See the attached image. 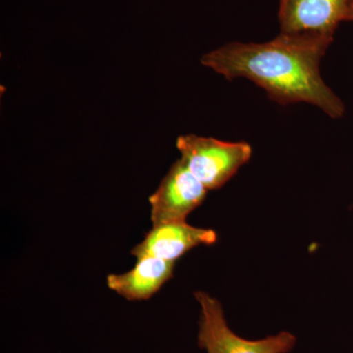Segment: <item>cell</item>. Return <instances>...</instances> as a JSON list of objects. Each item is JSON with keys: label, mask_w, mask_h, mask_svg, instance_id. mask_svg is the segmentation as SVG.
Segmentation results:
<instances>
[{"label": "cell", "mask_w": 353, "mask_h": 353, "mask_svg": "<svg viewBox=\"0 0 353 353\" xmlns=\"http://www.w3.org/2000/svg\"><path fill=\"white\" fill-rule=\"evenodd\" d=\"M194 297L201 308L199 345L208 353H288L296 347V336L289 332L262 340H245L228 326L219 301L201 290L194 292Z\"/></svg>", "instance_id": "cell-4"}, {"label": "cell", "mask_w": 353, "mask_h": 353, "mask_svg": "<svg viewBox=\"0 0 353 353\" xmlns=\"http://www.w3.org/2000/svg\"><path fill=\"white\" fill-rule=\"evenodd\" d=\"M208 192L181 158L176 160L148 199L152 226L185 221L190 212L201 205Z\"/></svg>", "instance_id": "cell-5"}, {"label": "cell", "mask_w": 353, "mask_h": 353, "mask_svg": "<svg viewBox=\"0 0 353 353\" xmlns=\"http://www.w3.org/2000/svg\"><path fill=\"white\" fill-rule=\"evenodd\" d=\"M352 9L353 0H279L280 34L327 50Z\"/></svg>", "instance_id": "cell-2"}, {"label": "cell", "mask_w": 353, "mask_h": 353, "mask_svg": "<svg viewBox=\"0 0 353 353\" xmlns=\"http://www.w3.org/2000/svg\"><path fill=\"white\" fill-rule=\"evenodd\" d=\"M326 52L315 44L280 34L263 43H228L204 54L201 62L228 80L252 81L281 105L305 102L338 119L345 114V104L320 73Z\"/></svg>", "instance_id": "cell-1"}, {"label": "cell", "mask_w": 353, "mask_h": 353, "mask_svg": "<svg viewBox=\"0 0 353 353\" xmlns=\"http://www.w3.org/2000/svg\"><path fill=\"white\" fill-rule=\"evenodd\" d=\"M174 266V262L152 256L139 257L131 270L108 275L106 284L127 301H148L173 277Z\"/></svg>", "instance_id": "cell-7"}, {"label": "cell", "mask_w": 353, "mask_h": 353, "mask_svg": "<svg viewBox=\"0 0 353 353\" xmlns=\"http://www.w3.org/2000/svg\"><path fill=\"white\" fill-rule=\"evenodd\" d=\"M217 240L213 230L192 226L187 221L164 223L152 226L131 253L136 259L152 256L175 263L196 246L214 245Z\"/></svg>", "instance_id": "cell-6"}, {"label": "cell", "mask_w": 353, "mask_h": 353, "mask_svg": "<svg viewBox=\"0 0 353 353\" xmlns=\"http://www.w3.org/2000/svg\"><path fill=\"white\" fill-rule=\"evenodd\" d=\"M176 146L181 160L208 190L222 188L250 161L252 153L245 141L231 143L194 134L179 137Z\"/></svg>", "instance_id": "cell-3"}, {"label": "cell", "mask_w": 353, "mask_h": 353, "mask_svg": "<svg viewBox=\"0 0 353 353\" xmlns=\"http://www.w3.org/2000/svg\"><path fill=\"white\" fill-rule=\"evenodd\" d=\"M350 22H353V9H352V21Z\"/></svg>", "instance_id": "cell-8"}]
</instances>
